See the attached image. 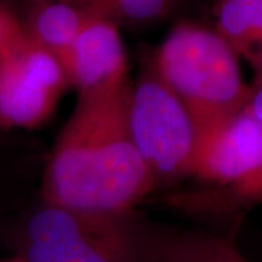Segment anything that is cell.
<instances>
[{
  "label": "cell",
  "mask_w": 262,
  "mask_h": 262,
  "mask_svg": "<svg viewBox=\"0 0 262 262\" xmlns=\"http://www.w3.org/2000/svg\"><path fill=\"white\" fill-rule=\"evenodd\" d=\"M128 89L77 96L48 160L42 203L88 213L127 214L156 188L131 140Z\"/></svg>",
  "instance_id": "cell-1"
},
{
  "label": "cell",
  "mask_w": 262,
  "mask_h": 262,
  "mask_svg": "<svg viewBox=\"0 0 262 262\" xmlns=\"http://www.w3.org/2000/svg\"><path fill=\"white\" fill-rule=\"evenodd\" d=\"M177 95L201 133L251 101L239 54L215 29L178 22L155 53L150 69Z\"/></svg>",
  "instance_id": "cell-2"
},
{
  "label": "cell",
  "mask_w": 262,
  "mask_h": 262,
  "mask_svg": "<svg viewBox=\"0 0 262 262\" xmlns=\"http://www.w3.org/2000/svg\"><path fill=\"white\" fill-rule=\"evenodd\" d=\"M158 236L127 214L77 211L42 203L18 239L22 262H147Z\"/></svg>",
  "instance_id": "cell-3"
},
{
  "label": "cell",
  "mask_w": 262,
  "mask_h": 262,
  "mask_svg": "<svg viewBox=\"0 0 262 262\" xmlns=\"http://www.w3.org/2000/svg\"><path fill=\"white\" fill-rule=\"evenodd\" d=\"M127 122L133 144L156 185L188 177L198 139L195 122L151 70L131 82Z\"/></svg>",
  "instance_id": "cell-4"
},
{
  "label": "cell",
  "mask_w": 262,
  "mask_h": 262,
  "mask_svg": "<svg viewBox=\"0 0 262 262\" xmlns=\"http://www.w3.org/2000/svg\"><path fill=\"white\" fill-rule=\"evenodd\" d=\"M69 88L63 61L22 34L0 61V128L42 125Z\"/></svg>",
  "instance_id": "cell-5"
},
{
  "label": "cell",
  "mask_w": 262,
  "mask_h": 262,
  "mask_svg": "<svg viewBox=\"0 0 262 262\" xmlns=\"http://www.w3.org/2000/svg\"><path fill=\"white\" fill-rule=\"evenodd\" d=\"M188 177L262 201V125L248 106L198 133Z\"/></svg>",
  "instance_id": "cell-6"
},
{
  "label": "cell",
  "mask_w": 262,
  "mask_h": 262,
  "mask_svg": "<svg viewBox=\"0 0 262 262\" xmlns=\"http://www.w3.org/2000/svg\"><path fill=\"white\" fill-rule=\"evenodd\" d=\"M63 64L70 88L79 96L120 94L131 84L120 27L96 12L88 19Z\"/></svg>",
  "instance_id": "cell-7"
},
{
  "label": "cell",
  "mask_w": 262,
  "mask_h": 262,
  "mask_svg": "<svg viewBox=\"0 0 262 262\" xmlns=\"http://www.w3.org/2000/svg\"><path fill=\"white\" fill-rule=\"evenodd\" d=\"M18 15L24 35L64 61L92 10L69 0H27Z\"/></svg>",
  "instance_id": "cell-8"
},
{
  "label": "cell",
  "mask_w": 262,
  "mask_h": 262,
  "mask_svg": "<svg viewBox=\"0 0 262 262\" xmlns=\"http://www.w3.org/2000/svg\"><path fill=\"white\" fill-rule=\"evenodd\" d=\"M214 29L251 60L262 48V0H217Z\"/></svg>",
  "instance_id": "cell-9"
},
{
  "label": "cell",
  "mask_w": 262,
  "mask_h": 262,
  "mask_svg": "<svg viewBox=\"0 0 262 262\" xmlns=\"http://www.w3.org/2000/svg\"><path fill=\"white\" fill-rule=\"evenodd\" d=\"M163 262H248L229 239L207 233L159 236Z\"/></svg>",
  "instance_id": "cell-10"
},
{
  "label": "cell",
  "mask_w": 262,
  "mask_h": 262,
  "mask_svg": "<svg viewBox=\"0 0 262 262\" xmlns=\"http://www.w3.org/2000/svg\"><path fill=\"white\" fill-rule=\"evenodd\" d=\"M177 0H101L94 12L121 24L144 25L166 18Z\"/></svg>",
  "instance_id": "cell-11"
},
{
  "label": "cell",
  "mask_w": 262,
  "mask_h": 262,
  "mask_svg": "<svg viewBox=\"0 0 262 262\" xmlns=\"http://www.w3.org/2000/svg\"><path fill=\"white\" fill-rule=\"evenodd\" d=\"M22 27L16 12L5 0H0V61L22 37Z\"/></svg>",
  "instance_id": "cell-12"
},
{
  "label": "cell",
  "mask_w": 262,
  "mask_h": 262,
  "mask_svg": "<svg viewBox=\"0 0 262 262\" xmlns=\"http://www.w3.org/2000/svg\"><path fill=\"white\" fill-rule=\"evenodd\" d=\"M252 96H251V101H249V108L255 115V118L259 121L262 125V86H256L253 88Z\"/></svg>",
  "instance_id": "cell-13"
},
{
  "label": "cell",
  "mask_w": 262,
  "mask_h": 262,
  "mask_svg": "<svg viewBox=\"0 0 262 262\" xmlns=\"http://www.w3.org/2000/svg\"><path fill=\"white\" fill-rule=\"evenodd\" d=\"M251 63L255 70V82H253V88L256 86H262V48L251 58Z\"/></svg>",
  "instance_id": "cell-14"
},
{
  "label": "cell",
  "mask_w": 262,
  "mask_h": 262,
  "mask_svg": "<svg viewBox=\"0 0 262 262\" xmlns=\"http://www.w3.org/2000/svg\"><path fill=\"white\" fill-rule=\"evenodd\" d=\"M16 2H27V0H16ZM69 2H73V3H77V5H80V6H83L86 9L92 10L94 12L95 8L98 6V3L101 2V0H69Z\"/></svg>",
  "instance_id": "cell-15"
},
{
  "label": "cell",
  "mask_w": 262,
  "mask_h": 262,
  "mask_svg": "<svg viewBox=\"0 0 262 262\" xmlns=\"http://www.w3.org/2000/svg\"><path fill=\"white\" fill-rule=\"evenodd\" d=\"M147 262H163V259H162V255H160V251H159V236H158V251H156V253H155V255H153Z\"/></svg>",
  "instance_id": "cell-16"
},
{
  "label": "cell",
  "mask_w": 262,
  "mask_h": 262,
  "mask_svg": "<svg viewBox=\"0 0 262 262\" xmlns=\"http://www.w3.org/2000/svg\"><path fill=\"white\" fill-rule=\"evenodd\" d=\"M0 262H22V259L18 258L16 255H13V256H10V258H2Z\"/></svg>",
  "instance_id": "cell-17"
}]
</instances>
